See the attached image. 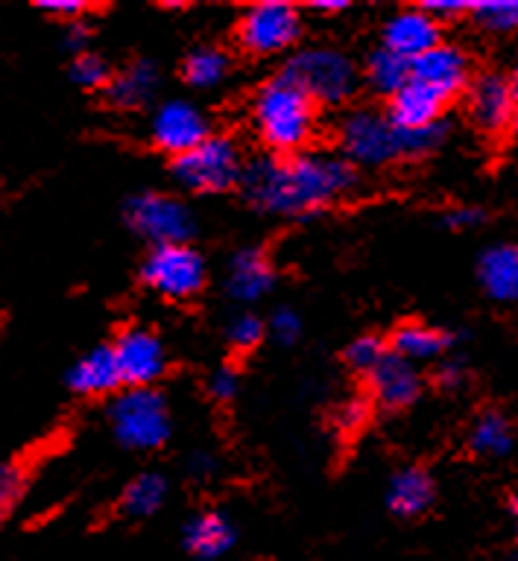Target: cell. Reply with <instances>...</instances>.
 <instances>
[{
  "label": "cell",
  "mask_w": 518,
  "mask_h": 561,
  "mask_svg": "<svg viewBox=\"0 0 518 561\" xmlns=\"http://www.w3.org/2000/svg\"><path fill=\"white\" fill-rule=\"evenodd\" d=\"M358 173L342 156L296 152L258 158L244 170L240 187L258 210L281 217H305L354 191Z\"/></svg>",
  "instance_id": "cell-1"
},
{
  "label": "cell",
  "mask_w": 518,
  "mask_h": 561,
  "mask_svg": "<svg viewBox=\"0 0 518 561\" xmlns=\"http://www.w3.org/2000/svg\"><path fill=\"white\" fill-rule=\"evenodd\" d=\"M252 126L258 138L281 156H296L316 129V103L293 82L279 73L258 88L252 100Z\"/></svg>",
  "instance_id": "cell-2"
},
{
  "label": "cell",
  "mask_w": 518,
  "mask_h": 561,
  "mask_svg": "<svg viewBox=\"0 0 518 561\" xmlns=\"http://www.w3.org/2000/svg\"><path fill=\"white\" fill-rule=\"evenodd\" d=\"M109 424L114 438L130 450H156L165 445L173 430L165 394L156 392L153 386L114 394L109 407Z\"/></svg>",
  "instance_id": "cell-3"
},
{
  "label": "cell",
  "mask_w": 518,
  "mask_h": 561,
  "mask_svg": "<svg viewBox=\"0 0 518 561\" xmlns=\"http://www.w3.org/2000/svg\"><path fill=\"white\" fill-rule=\"evenodd\" d=\"M284 77H290L314 103L340 105L346 103L354 88H358V70L349 56L331 47H307L299 50L284 68Z\"/></svg>",
  "instance_id": "cell-4"
},
{
  "label": "cell",
  "mask_w": 518,
  "mask_h": 561,
  "mask_svg": "<svg viewBox=\"0 0 518 561\" xmlns=\"http://www.w3.org/2000/svg\"><path fill=\"white\" fill-rule=\"evenodd\" d=\"M240 149L226 135H209L200 147L173 158V175L193 193H223L244 179Z\"/></svg>",
  "instance_id": "cell-5"
},
{
  "label": "cell",
  "mask_w": 518,
  "mask_h": 561,
  "mask_svg": "<svg viewBox=\"0 0 518 561\" xmlns=\"http://www.w3.org/2000/svg\"><path fill=\"white\" fill-rule=\"evenodd\" d=\"M299 33H302V15L293 3H284V0L252 3L237 21V42L255 56L284 53L296 44Z\"/></svg>",
  "instance_id": "cell-6"
},
{
  "label": "cell",
  "mask_w": 518,
  "mask_h": 561,
  "mask_svg": "<svg viewBox=\"0 0 518 561\" xmlns=\"http://www.w3.org/2000/svg\"><path fill=\"white\" fill-rule=\"evenodd\" d=\"M340 149L349 164H386L393 158H402V129L390 121V114L360 108L342 117Z\"/></svg>",
  "instance_id": "cell-7"
},
{
  "label": "cell",
  "mask_w": 518,
  "mask_h": 561,
  "mask_svg": "<svg viewBox=\"0 0 518 561\" xmlns=\"http://www.w3.org/2000/svg\"><path fill=\"white\" fill-rule=\"evenodd\" d=\"M140 280L158 296L184 301L205 284V261L188 243L156 245L140 266Z\"/></svg>",
  "instance_id": "cell-8"
},
{
  "label": "cell",
  "mask_w": 518,
  "mask_h": 561,
  "mask_svg": "<svg viewBox=\"0 0 518 561\" xmlns=\"http://www.w3.org/2000/svg\"><path fill=\"white\" fill-rule=\"evenodd\" d=\"M123 217L135 234L149 240L153 245L188 243V237L193 234L191 210L165 193H135L126 202Z\"/></svg>",
  "instance_id": "cell-9"
},
{
  "label": "cell",
  "mask_w": 518,
  "mask_h": 561,
  "mask_svg": "<svg viewBox=\"0 0 518 561\" xmlns=\"http://www.w3.org/2000/svg\"><path fill=\"white\" fill-rule=\"evenodd\" d=\"M117 371L126 389H144L165 375L167 354L156 333L147 328H126L112 342Z\"/></svg>",
  "instance_id": "cell-10"
},
{
  "label": "cell",
  "mask_w": 518,
  "mask_h": 561,
  "mask_svg": "<svg viewBox=\"0 0 518 561\" xmlns=\"http://www.w3.org/2000/svg\"><path fill=\"white\" fill-rule=\"evenodd\" d=\"M149 135L158 149L179 158L209 138V123H205V114L188 100H167L153 114Z\"/></svg>",
  "instance_id": "cell-11"
},
{
  "label": "cell",
  "mask_w": 518,
  "mask_h": 561,
  "mask_svg": "<svg viewBox=\"0 0 518 561\" xmlns=\"http://www.w3.org/2000/svg\"><path fill=\"white\" fill-rule=\"evenodd\" d=\"M439 44V24L425 9H402L384 26V47L407 61H416Z\"/></svg>",
  "instance_id": "cell-12"
},
{
  "label": "cell",
  "mask_w": 518,
  "mask_h": 561,
  "mask_svg": "<svg viewBox=\"0 0 518 561\" xmlns=\"http://www.w3.org/2000/svg\"><path fill=\"white\" fill-rule=\"evenodd\" d=\"M413 79L448 100L469 85V56L454 44L439 42L433 50L413 61Z\"/></svg>",
  "instance_id": "cell-13"
},
{
  "label": "cell",
  "mask_w": 518,
  "mask_h": 561,
  "mask_svg": "<svg viewBox=\"0 0 518 561\" xmlns=\"http://www.w3.org/2000/svg\"><path fill=\"white\" fill-rule=\"evenodd\" d=\"M516 94L507 79L486 73L477 77L469 85V114L472 121L486 131H500L513 126V114H516Z\"/></svg>",
  "instance_id": "cell-14"
},
{
  "label": "cell",
  "mask_w": 518,
  "mask_h": 561,
  "mask_svg": "<svg viewBox=\"0 0 518 561\" xmlns=\"http://www.w3.org/2000/svg\"><path fill=\"white\" fill-rule=\"evenodd\" d=\"M369 392L375 394V401L390 410L410 407L421 392V377L413 363L402 359L398 354H386L378 368L369 371Z\"/></svg>",
  "instance_id": "cell-15"
},
{
  "label": "cell",
  "mask_w": 518,
  "mask_h": 561,
  "mask_svg": "<svg viewBox=\"0 0 518 561\" xmlns=\"http://www.w3.org/2000/svg\"><path fill=\"white\" fill-rule=\"evenodd\" d=\"M68 386L77 394L97 398V394H109L121 389V371H117V359H114L112 345H97L79 357L68 371Z\"/></svg>",
  "instance_id": "cell-16"
},
{
  "label": "cell",
  "mask_w": 518,
  "mask_h": 561,
  "mask_svg": "<svg viewBox=\"0 0 518 561\" xmlns=\"http://www.w3.org/2000/svg\"><path fill=\"white\" fill-rule=\"evenodd\" d=\"M442 105H446V96L410 79L398 94L390 96V121L398 129H428L439 123Z\"/></svg>",
  "instance_id": "cell-17"
},
{
  "label": "cell",
  "mask_w": 518,
  "mask_h": 561,
  "mask_svg": "<svg viewBox=\"0 0 518 561\" xmlns=\"http://www.w3.org/2000/svg\"><path fill=\"white\" fill-rule=\"evenodd\" d=\"M272 280H275V272L261 249H244L228 263L226 289L237 301H258L270 293Z\"/></svg>",
  "instance_id": "cell-18"
},
{
  "label": "cell",
  "mask_w": 518,
  "mask_h": 561,
  "mask_svg": "<svg viewBox=\"0 0 518 561\" xmlns=\"http://www.w3.org/2000/svg\"><path fill=\"white\" fill-rule=\"evenodd\" d=\"M477 278L495 301H518V245H492L477 263Z\"/></svg>",
  "instance_id": "cell-19"
},
{
  "label": "cell",
  "mask_w": 518,
  "mask_h": 561,
  "mask_svg": "<svg viewBox=\"0 0 518 561\" xmlns=\"http://www.w3.org/2000/svg\"><path fill=\"white\" fill-rule=\"evenodd\" d=\"M235 543V526L228 524L226 517L217 512H205V515L193 517L191 524L184 526V547L191 556L202 561H214L226 556Z\"/></svg>",
  "instance_id": "cell-20"
},
{
  "label": "cell",
  "mask_w": 518,
  "mask_h": 561,
  "mask_svg": "<svg viewBox=\"0 0 518 561\" xmlns=\"http://www.w3.org/2000/svg\"><path fill=\"white\" fill-rule=\"evenodd\" d=\"M158 88V70L153 61H132L121 73H114L105 94L117 108H140L153 100Z\"/></svg>",
  "instance_id": "cell-21"
},
{
  "label": "cell",
  "mask_w": 518,
  "mask_h": 561,
  "mask_svg": "<svg viewBox=\"0 0 518 561\" xmlns=\"http://www.w3.org/2000/svg\"><path fill=\"white\" fill-rule=\"evenodd\" d=\"M386 503L395 515L416 517L421 512H428L433 503V480L421 468H404L390 480L386 489Z\"/></svg>",
  "instance_id": "cell-22"
},
{
  "label": "cell",
  "mask_w": 518,
  "mask_h": 561,
  "mask_svg": "<svg viewBox=\"0 0 518 561\" xmlns=\"http://www.w3.org/2000/svg\"><path fill=\"white\" fill-rule=\"evenodd\" d=\"M448 345H451V336H446L437 328L407 322L393 333V345L390 348H393V354L407 359V363H421V359H437L439 354H446Z\"/></svg>",
  "instance_id": "cell-23"
},
{
  "label": "cell",
  "mask_w": 518,
  "mask_h": 561,
  "mask_svg": "<svg viewBox=\"0 0 518 561\" xmlns=\"http://www.w3.org/2000/svg\"><path fill=\"white\" fill-rule=\"evenodd\" d=\"M413 79V61L395 56L386 47L375 50L367 61V82L378 94H398Z\"/></svg>",
  "instance_id": "cell-24"
},
{
  "label": "cell",
  "mask_w": 518,
  "mask_h": 561,
  "mask_svg": "<svg viewBox=\"0 0 518 561\" xmlns=\"http://www.w3.org/2000/svg\"><path fill=\"white\" fill-rule=\"evenodd\" d=\"M167 497V480L156 471L138 473L123 491V512L135 517H147L161 508Z\"/></svg>",
  "instance_id": "cell-25"
},
{
  "label": "cell",
  "mask_w": 518,
  "mask_h": 561,
  "mask_svg": "<svg viewBox=\"0 0 518 561\" xmlns=\"http://www.w3.org/2000/svg\"><path fill=\"white\" fill-rule=\"evenodd\" d=\"M228 73V56L217 47H200L193 50L182 65V77L191 88H214Z\"/></svg>",
  "instance_id": "cell-26"
},
{
  "label": "cell",
  "mask_w": 518,
  "mask_h": 561,
  "mask_svg": "<svg viewBox=\"0 0 518 561\" xmlns=\"http://www.w3.org/2000/svg\"><path fill=\"white\" fill-rule=\"evenodd\" d=\"M472 450L481 456H504L513 447V430L498 412H486L472 430Z\"/></svg>",
  "instance_id": "cell-27"
},
{
  "label": "cell",
  "mask_w": 518,
  "mask_h": 561,
  "mask_svg": "<svg viewBox=\"0 0 518 561\" xmlns=\"http://www.w3.org/2000/svg\"><path fill=\"white\" fill-rule=\"evenodd\" d=\"M474 21L489 33L518 30V0H481L472 7Z\"/></svg>",
  "instance_id": "cell-28"
},
{
  "label": "cell",
  "mask_w": 518,
  "mask_h": 561,
  "mask_svg": "<svg viewBox=\"0 0 518 561\" xmlns=\"http://www.w3.org/2000/svg\"><path fill=\"white\" fill-rule=\"evenodd\" d=\"M112 68H109V61L103 56H97V53L86 50L74 56L70 61V79L77 82L79 88H88V91H100V88H109L112 82Z\"/></svg>",
  "instance_id": "cell-29"
},
{
  "label": "cell",
  "mask_w": 518,
  "mask_h": 561,
  "mask_svg": "<svg viewBox=\"0 0 518 561\" xmlns=\"http://www.w3.org/2000/svg\"><path fill=\"white\" fill-rule=\"evenodd\" d=\"M390 351H386V345L378 336H372V333H367V336H358V340L351 342L349 348H346V359H349V366L354 368V371H363V375H369L372 368H378V363L386 357Z\"/></svg>",
  "instance_id": "cell-30"
},
{
  "label": "cell",
  "mask_w": 518,
  "mask_h": 561,
  "mask_svg": "<svg viewBox=\"0 0 518 561\" xmlns=\"http://www.w3.org/2000/svg\"><path fill=\"white\" fill-rule=\"evenodd\" d=\"M263 331H267V324H263L258 316L240 313V316H235L232 322H228L226 336H228V342L235 345V348L246 351V348H255V345L261 342Z\"/></svg>",
  "instance_id": "cell-31"
},
{
  "label": "cell",
  "mask_w": 518,
  "mask_h": 561,
  "mask_svg": "<svg viewBox=\"0 0 518 561\" xmlns=\"http://www.w3.org/2000/svg\"><path fill=\"white\" fill-rule=\"evenodd\" d=\"M442 140V126H428V129H402V156H428Z\"/></svg>",
  "instance_id": "cell-32"
},
{
  "label": "cell",
  "mask_w": 518,
  "mask_h": 561,
  "mask_svg": "<svg viewBox=\"0 0 518 561\" xmlns=\"http://www.w3.org/2000/svg\"><path fill=\"white\" fill-rule=\"evenodd\" d=\"M24 489V471L15 462H0V520L9 515Z\"/></svg>",
  "instance_id": "cell-33"
},
{
  "label": "cell",
  "mask_w": 518,
  "mask_h": 561,
  "mask_svg": "<svg viewBox=\"0 0 518 561\" xmlns=\"http://www.w3.org/2000/svg\"><path fill=\"white\" fill-rule=\"evenodd\" d=\"M267 328H270L272 336H275L279 342H284V345L296 342L299 333H302V322H299V316L293 313L290 307H281V310H275Z\"/></svg>",
  "instance_id": "cell-34"
},
{
  "label": "cell",
  "mask_w": 518,
  "mask_h": 561,
  "mask_svg": "<svg viewBox=\"0 0 518 561\" xmlns=\"http://www.w3.org/2000/svg\"><path fill=\"white\" fill-rule=\"evenodd\" d=\"M35 9H42L44 15L50 18H59V21H68V24H74V21H79V15L82 12H88V3H82V0H38L35 3Z\"/></svg>",
  "instance_id": "cell-35"
},
{
  "label": "cell",
  "mask_w": 518,
  "mask_h": 561,
  "mask_svg": "<svg viewBox=\"0 0 518 561\" xmlns=\"http://www.w3.org/2000/svg\"><path fill=\"white\" fill-rule=\"evenodd\" d=\"M237 386H240V377L232 366H223L217 368L209 380V392L217 398V401H228V398H235L237 394Z\"/></svg>",
  "instance_id": "cell-36"
},
{
  "label": "cell",
  "mask_w": 518,
  "mask_h": 561,
  "mask_svg": "<svg viewBox=\"0 0 518 561\" xmlns=\"http://www.w3.org/2000/svg\"><path fill=\"white\" fill-rule=\"evenodd\" d=\"M474 3L469 0H428V3H421L419 9H425L433 21H451L457 15H465V12H472Z\"/></svg>",
  "instance_id": "cell-37"
},
{
  "label": "cell",
  "mask_w": 518,
  "mask_h": 561,
  "mask_svg": "<svg viewBox=\"0 0 518 561\" xmlns=\"http://www.w3.org/2000/svg\"><path fill=\"white\" fill-rule=\"evenodd\" d=\"M481 222H483V214L477 208H454L446 217V226L457 228V231H463V228H472V226H481Z\"/></svg>",
  "instance_id": "cell-38"
},
{
  "label": "cell",
  "mask_w": 518,
  "mask_h": 561,
  "mask_svg": "<svg viewBox=\"0 0 518 561\" xmlns=\"http://www.w3.org/2000/svg\"><path fill=\"white\" fill-rule=\"evenodd\" d=\"M337 421H340V424L346 430L360 427V424L367 421V403H363V401H349V403H346V407H342L340 412H337Z\"/></svg>",
  "instance_id": "cell-39"
},
{
  "label": "cell",
  "mask_w": 518,
  "mask_h": 561,
  "mask_svg": "<svg viewBox=\"0 0 518 561\" xmlns=\"http://www.w3.org/2000/svg\"><path fill=\"white\" fill-rule=\"evenodd\" d=\"M86 44H88V26L82 24V21H74V24H68V33H65V47L79 56V53H86Z\"/></svg>",
  "instance_id": "cell-40"
},
{
  "label": "cell",
  "mask_w": 518,
  "mask_h": 561,
  "mask_svg": "<svg viewBox=\"0 0 518 561\" xmlns=\"http://www.w3.org/2000/svg\"><path fill=\"white\" fill-rule=\"evenodd\" d=\"M439 380L446 386H460V380H463L460 363H446V366L439 368Z\"/></svg>",
  "instance_id": "cell-41"
},
{
  "label": "cell",
  "mask_w": 518,
  "mask_h": 561,
  "mask_svg": "<svg viewBox=\"0 0 518 561\" xmlns=\"http://www.w3.org/2000/svg\"><path fill=\"white\" fill-rule=\"evenodd\" d=\"M311 9H314V12H323V15H334V12L349 9V3H346V0H314Z\"/></svg>",
  "instance_id": "cell-42"
},
{
  "label": "cell",
  "mask_w": 518,
  "mask_h": 561,
  "mask_svg": "<svg viewBox=\"0 0 518 561\" xmlns=\"http://www.w3.org/2000/svg\"><path fill=\"white\" fill-rule=\"evenodd\" d=\"M214 468H217V465H214V456H209V454H196L191 459V471L193 473H211Z\"/></svg>",
  "instance_id": "cell-43"
},
{
  "label": "cell",
  "mask_w": 518,
  "mask_h": 561,
  "mask_svg": "<svg viewBox=\"0 0 518 561\" xmlns=\"http://www.w3.org/2000/svg\"><path fill=\"white\" fill-rule=\"evenodd\" d=\"M509 85H513V94H516V100H518V70H516V77H513V82H509Z\"/></svg>",
  "instance_id": "cell-44"
},
{
  "label": "cell",
  "mask_w": 518,
  "mask_h": 561,
  "mask_svg": "<svg viewBox=\"0 0 518 561\" xmlns=\"http://www.w3.org/2000/svg\"><path fill=\"white\" fill-rule=\"evenodd\" d=\"M513 131H516V138H518V105H516V114H513Z\"/></svg>",
  "instance_id": "cell-45"
},
{
  "label": "cell",
  "mask_w": 518,
  "mask_h": 561,
  "mask_svg": "<svg viewBox=\"0 0 518 561\" xmlns=\"http://www.w3.org/2000/svg\"><path fill=\"white\" fill-rule=\"evenodd\" d=\"M513 515H516V520H518V494H516V500H513Z\"/></svg>",
  "instance_id": "cell-46"
}]
</instances>
